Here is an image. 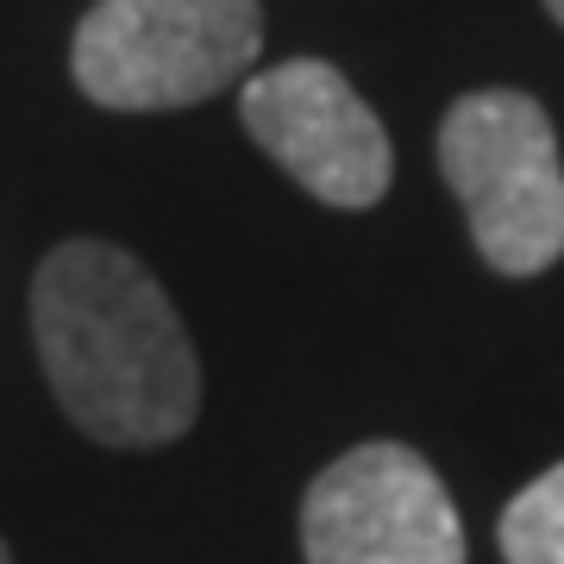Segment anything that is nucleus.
<instances>
[{
  "mask_svg": "<svg viewBox=\"0 0 564 564\" xmlns=\"http://www.w3.org/2000/svg\"><path fill=\"white\" fill-rule=\"evenodd\" d=\"M51 395L101 445H170L195 426L202 370L163 282L107 239H69L32 282Z\"/></svg>",
  "mask_w": 564,
  "mask_h": 564,
  "instance_id": "nucleus-1",
  "label": "nucleus"
},
{
  "mask_svg": "<svg viewBox=\"0 0 564 564\" xmlns=\"http://www.w3.org/2000/svg\"><path fill=\"white\" fill-rule=\"evenodd\" d=\"M440 170L489 270L540 276L564 258V163L545 107L521 88L464 95L440 126Z\"/></svg>",
  "mask_w": 564,
  "mask_h": 564,
  "instance_id": "nucleus-2",
  "label": "nucleus"
},
{
  "mask_svg": "<svg viewBox=\"0 0 564 564\" xmlns=\"http://www.w3.org/2000/svg\"><path fill=\"white\" fill-rule=\"evenodd\" d=\"M258 0H101L76 25L69 69L113 113H163L220 95L258 63Z\"/></svg>",
  "mask_w": 564,
  "mask_h": 564,
  "instance_id": "nucleus-3",
  "label": "nucleus"
},
{
  "mask_svg": "<svg viewBox=\"0 0 564 564\" xmlns=\"http://www.w3.org/2000/svg\"><path fill=\"white\" fill-rule=\"evenodd\" d=\"M302 552L307 564H464V527L421 452L370 440L314 477Z\"/></svg>",
  "mask_w": 564,
  "mask_h": 564,
  "instance_id": "nucleus-4",
  "label": "nucleus"
},
{
  "mask_svg": "<svg viewBox=\"0 0 564 564\" xmlns=\"http://www.w3.org/2000/svg\"><path fill=\"white\" fill-rule=\"evenodd\" d=\"M239 113L251 139L326 207H370L389 195V132L333 63L295 57L263 69L245 82Z\"/></svg>",
  "mask_w": 564,
  "mask_h": 564,
  "instance_id": "nucleus-5",
  "label": "nucleus"
},
{
  "mask_svg": "<svg viewBox=\"0 0 564 564\" xmlns=\"http://www.w3.org/2000/svg\"><path fill=\"white\" fill-rule=\"evenodd\" d=\"M502 558L508 564H564V464L508 502L502 514Z\"/></svg>",
  "mask_w": 564,
  "mask_h": 564,
  "instance_id": "nucleus-6",
  "label": "nucleus"
},
{
  "mask_svg": "<svg viewBox=\"0 0 564 564\" xmlns=\"http://www.w3.org/2000/svg\"><path fill=\"white\" fill-rule=\"evenodd\" d=\"M545 7H552V20H558V25H564V0H545Z\"/></svg>",
  "mask_w": 564,
  "mask_h": 564,
  "instance_id": "nucleus-7",
  "label": "nucleus"
},
{
  "mask_svg": "<svg viewBox=\"0 0 564 564\" xmlns=\"http://www.w3.org/2000/svg\"><path fill=\"white\" fill-rule=\"evenodd\" d=\"M0 564H13V558H7V545H0Z\"/></svg>",
  "mask_w": 564,
  "mask_h": 564,
  "instance_id": "nucleus-8",
  "label": "nucleus"
}]
</instances>
